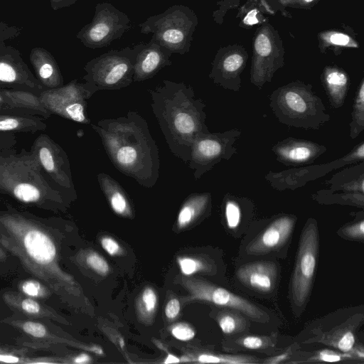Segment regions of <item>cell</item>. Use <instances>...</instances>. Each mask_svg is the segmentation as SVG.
<instances>
[{
    "mask_svg": "<svg viewBox=\"0 0 364 364\" xmlns=\"http://www.w3.org/2000/svg\"><path fill=\"white\" fill-rule=\"evenodd\" d=\"M53 219L6 205L0 210V243L24 268L57 294L72 292L73 279L60 266Z\"/></svg>",
    "mask_w": 364,
    "mask_h": 364,
    "instance_id": "6da1fadb",
    "label": "cell"
},
{
    "mask_svg": "<svg viewBox=\"0 0 364 364\" xmlns=\"http://www.w3.org/2000/svg\"><path fill=\"white\" fill-rule=\"evenodd\" d=\"M114 167L144 188H152L159 176V149L146 121L135 111L125 116L91 124Z\"/></svg>",
    "mask_w": 364,
    "mask_h": 364,
    "instance_id": "7a4b0ae2",
    "label": "cell"
},
{
    "mask_svg": "<svg viewBox=\"0 0 364 364\" xmlns=\"http://www.w3.org/2000/svg\"><path fill=\"white\" fill-rule=\"evenodd\" d=\"M153 113L171 153L185 164L195 139L210 132L205 124V104L193 87L183 82L164 80L149 90Z\"/></svg>",
    "mask_w": 364,
    "mask_h": 364,
    "instance_id": "3957f363",
    "label": "cell"
},
{
    "mask_svg": "<svg viewBox=\"0 0 364 364\" xmlns=\"http://www.w3.org/2000/svg\"><path fill=\"white\" fill-rule=\"evenodd\" d=\"M0 193L21 204L53 212L65 210L71 201L25 149L0 154Z\"/></svg>",
    "mask_w": 364,
    "mask_h": 364,
    "instance_id": "277c9868",
    "label": "cell"
},
{
    "mask_svg": "<svg viewBox=\"0 0 364 364\" xmlns=\"http://www.w3.org/2000/svg\"><path fill=\"white\" fill-rule=\"evenodd\" d=\"M269 106L279 122L291 127L318 129L331 116L311 84L294 81L274 90Z\"/></svg>",
    "mask_w": 364,
    "mask_h": 364,
    "instance_id": "5b68a950",
    "label": "cell"
},
{
    "mask_svg": "<svg viewBox=\"0 0 364 364\" xmlns=\"http://www.w3.org/2000/svg\"><path fill=\"white\" fill-rule=\"evenodd\" d=\"M197 25L195 12L186 5L176 4L149 16L139 26L141 33L152 34L150 40L172 54L184 55L190 51Z\"/></svg>",
    "mask_w": 364,
    "mask_h": 364,
    "instance_id": "8992f818",
    "label": "cell"
},
{
    "mask_svg": "<svg viewBox=\"0 0 364 364\" xmlns=\"http://www.w3.org/2000/svg\"><path fill=\"white\" fill-rule=\"evenodd\" d=\"M134 63L135 50L130 46L110 50L86 63L82 80L97 91L124 88L133 82Z\"/></svg>",
    "mask_w": 364,
    "mask_h": 364,
    "instance_id": "52a82bcc",
    "label": "cell"
},
{
    "mask_svg": "<svg viewBox=\"0 0 364 364\" xmlns=\"http://www.w3.org/2000/svg\"><path fill=\"white\" fill-rule=\"evenodd\" d=\"M97 92V88L92 84L85 81L79 82L75 79L60 87L44 90L39 97L44 107L52 114L89 124L91 120L87 112V101Z\"/></svg>",
    "mask_w": 364,
    "mask_h": 364,
    "instance_id": "ba28073f",
    "label": "cell"
},
{
    "mask_svg": "<svg viewBox=\"0 0 364 364\" xmlns=\"http://www.w3.org/2000/svg\"><path fill=\"white\" fill-rule=\"evenodd\" d=\"M130 28L131 21L125 13L110 3H99L91 22L84 26L76 37L86 48H100L120 38Z\"/></svg>",
    "mask_w": 364,
    "mask_h": 364,
    "instance_id": "9c48e42d",
    "label": "cell"
},
{
    "mask_svg": "<svg viewBox=\"0 0 364 364\" xmlns=\"http://www.w3.org/2000/svg\"><path fill=\"white\" fill-rule=\"evenodd\" d=\"M241 134L237 129L223 132L205 133L197 136L191 146L189 168L196 180L222 160H229L237 152L235 142Z\"/></svg>",
    "mask_w": 364,
    "mask_h": 364,
    "instance_id": "30bf717a",
    "label": "cell"
},
{
    "mask_svg": "<svg viewBox=\"0 0 364 364\" xmlns=\"http://www.w3.org/2000/svg\"><path fill=\"white\" fill-rule=\"evenodd\" d=\"M318 235L316 221L309 219L299 241L291 281L293 301L297 306L304 304L309 297L316 267Z\"/></svg>",
    "mask_w": 364,
    "mask_h": 364,
    "instance_id": "8fae6325",
    "label": "cell"
},
{
    "mask_svg": "<svg viewBox=\"0 0 364 364\" xmlns=\"http://www.w3.org/2000/svg\"><path fill=\"white\" fill-rule=\"evenodd\" d=\"M30 151L51 181L72 201L76 197L68 156L64 149L48 134H41Z\"/></svg>",
    "mask_w": 364,
    "mask_h": 364,
    "instance_id": "7c38bea8",
    "label": "cell"
},
{
    "mask_svg": "<svg viewBox=\"0 0 364 364\" xmlns=\"http://www.w3.org/2000/svg\"><path fill=\"white\" fill-rule=\"evenodd\" d=\"M364 160V142L361 141L346 155L326 164L298 166L280 172L269 171L266 181L277 190H294L306 183L316 180L334 169Z\"/></svg>",
    "mask_w": 364,
    "mask_h": 364,
    "instance_id": "4fadbf2b",
    "label": "cell"
},
{
    "mask_svg": "<svg viewBox=\"0 0 364 364\" xmlns=\"http://www.w3.org/2000/svg\"><path fill=\"white\" fill-rule=\"evenodd\" d=\"M0 87L40 95L45 89L23 60L18 50L0 46Z\"/></svg>",
    "mask_w": 364,
    "mask_h": 364,
    "instance_id": "5bb4252c",
    "label": "cell"
},
{
    "mask_svg": "<svg viewBox=\"0 0 364 364\" xmlns=\"http://www.w3.org/2000/svg\"><path fill=\"white\" fill-rule=\"evenodd\" d=\"M283 65L282 55L274 48L273 41L268 34L260 32L254 42L250 82L260 90L266 82H271L274 73Z\"/></svg>",
    "mask_w": 364,
    "mask_h": 364,
    "instance_id": "9a60e30c",
    "label": "cell"
},
{
    "mask_svg": "<svg viewBox=\"0 0 364 364\" xmlns=\"http://www.w3.org/2000/svg\"><path fill=\"white\" fill-rule=\"evenodd\" d=\"M272 151L279 162L298 167L314 163L326 152V147L312 141L288 137L276 143Z\"/></svg>",
    "mask_w": 364,
    "mask_h": 364,
    "instance_id": "2e32d148",
    "label": "cell"
},
{
    "mask_svg": "<svg viewBox=\"0 0 364 364\" xmlns=\"http://www.w3.org/2000/svg\"><path fill=\"white\" fill-rule=\"evenodd\" d=\"M246 60L243 52L220 50L212 63L209 77L215 84L237 92L241 87L240 74L245 67Z\"/></svg>",
    "mask_w": 364,
    "mask_h": 364,
    "instance_id": "e0dca14e",
    "label": "cell"
},
{
    "mask_svg": "<svg viewBox=\"0 0 364 364\" xmlns=\"http://www.w3.org/2000/svg\"><path fill=\"white\" fill-rule=\"evenodd\" d=\"M135 50L133 82H139L155 76L161 70L172 64V53L164 46L150 40L133 48Z\"/></svg>",
    "mask_w": 364,
    "mask_h": 364,
    "instance_id": "ac0fdd59",
    "label": "cell"
},
{
    "mask_svg": "<svg viewBox=\"0 0 364 364\" xmlns=\"http://www.w3.org/2000/svg\"><path fill=\"white\" fill-rule=\"evenodd\" d=\"M193 294L196 299L235 309L254 320L262 321L264 318V312L257 306L221 287L204 282L198 283L193 287Z\"/></svg>",
    "mask_w": 364,
    "mask_h": 364,
    "instance_id": "d6986e66",
    "label": "cell"
},
{
    "mask_svg": "<svg viewBox=\"0 0 364 364\" xmlns=\"http://www.w3.org/2000/svg\"><path fill=\"white\" fill-rule=\"evenodd\" d=\"M295 223V218L284 215L276 218L246 247L249 255H259L268 253L283 245L289 237Z\"/></svg>",
    "mask_w": 364,
    "mask_h": 364,
    "instance_id": "ffe728a7",
    "label": "cell"
},
{
    "mask_svg": "<svg viewBox=\"0 0 364 364\" xmlns=\"http://www.w3.org/2000/svg\"><path fill=\"white\" fill-rule=\"evenodd\" d=\"M236 275L241 282L250 288L267 293L274 287L277 269L272 262L261 261L241 266Z\"/></svg>",
    "mask_w": 364,
    "mask_h": 364,
    "instance_id": "44dd1931",
    "label": "cell"
},
{
    "mask_svg": "<svg viewBox=\"0 0 364 364\" xmlns=\"http://www.w3.org/2000/svg\"><path fill=\"white\" fill-rule=\"evenodd\" d=\"M36 77L45 90L53 89L64 85V80L54 57L47 50L33 48L29 55Z\"/></svg>",
    "mask_w": 364,
    "mask_h": 364,
    "instance_id": "7402d4cb",
    "label": "cell"
},
{
    "mask_svg": "<svg viewBox=\"0 0 364 364\" xmlns=\"http://www.w3.org/2000/svg\"><path fill=\"white\" fill-rule=\"evenodd\" d=\"M5 303L12 309L24 315L37 318L61 321V317L50 306L20 292L6 291L3 294Z\"/></svg>",
    "mask_w": 364,
    "mask_h": 364,
    "instance_id": "603a6c76",
    "label": "cell"
},
{
    "mask_svg": "<svg viewBox=\"0 0 364 364\" xmlns=\"http://www.w3.org/2000/svg\"><path fill=\"white\" fill-rule=\"evenodd\" d=\"M321 79L331 107L334 109L342 107L350 87L348 74L338 67L328 66Z\"/></svg>",
    "mask_w": 364,
    "mask_h": 364,
    "instance_id": "cb8c5ba5",
    "label": "cell"
},
{
    "mask_svg": "<svg viewBox=\"0 0 364 364\" xmlns=\"http://www.w3.org/2000/svg\"><path fill=\"white\" fill-rule=\"evenodd\" d=\"M9 111L19 112L48 119L52 114L44 107L39 95L22 90L4 89Z\"/></svg>",
    "mask_w": 364,
    "mask_h": 364,
    "instance_id": "d4e9b609",
    "label": "cell"
},
{
    "mask_svg": "<svg viewBox=\"0 0 364 364\" xmlns=\"http://www.w3.org/2000/svg\"><path fill=\"white\" fill-rule=\"evenodd\" d=\"M46 128V124L39 116L14 111L0 112V132L33 134Z\"/></svg>",
    "mask_w": 364,
    "mask_h": 364,
    "instance_id": "484cf974",
    "label": "cell"
},
{
    "mask_svg": "<svg viewBox=\"0 0 364 364\" xmlns=\"http://www.w3.org/2000/svg\"><path fill=\"white\" fill-rule=\"evenodd\" d=\"M97 178L112 210L119 215L130 216L132 213L130 200L119 182L106 173H99Z\"/></svg>",
    "mask_w": 364,
    "mask_h": 364,
    "instance_id": "4316f807",
    "label": "cell"
},
{
    "mask_svg": "<svg viewBox=\"0 0 364 364\" xmlns=\"http://www.w3.org/2000/svg\"><path fill=\"white\" fill-rule=\"evenodd\" d=\"M330 191L364 193V163L343 169L325 182Z\"/></svg>",
    "mask_w": 364,
    "mask_h": 364,
    "instance_id": "83f0119b",
    "label": "cell"
},
{
    "mask_svg": "<svg viewBox=\"0 0 364 364\" xmlns=\"http://www.w3.org/2000/svg\"><path fill=\"white\" fill-rule=\"evenodd\" d=\"M211 203L210 193H195L189 195L183 201L177 217L178 228H184L203 216L208 210Z\"/></svg>",
    "mask_w": 364,
    "mask_h": 364,
    "instance_id": "f1b7e54d",
    "label": "cell"
},
{
    "mask_svg": "<svg viewBox=\"0 0 364 364\" xmlns=\"http://www.w3.org/2000/svg\"><path fill=\"white\" fill-rule=\"evenodd\" d=\"M17 329H19L27 336L43 342H57L58 338L53 334L48 327L39 321L30 319H18L7 318L2 321Z\"/></svg>",
    "mask_w": 364,
    "mask_h": 364,
    "instance_id": "f546056e",
    "label": "cell"
},
{
    "mask_svg": "<svg viewBox=\"0 0 364 364\" xmlns=\"http://www.w3.org/2000/svg\"><path fill=\"white\" fill-rule=\"evenodd\" d=\"M364 129V79L358 87L350 122V137L355 139Z\"/></svg>",
    "mask_w": 364,
    "mask_h": 364,
    "instance_id": "4dcf8cb0",
    "label": "cell"
},
{
    "mask_svg": "<svg viewBox=\"0 0 364 364\" xmlns=\"http://www.w3.org/2000/svg\"><path fill=\"white\" fill-rule=\"evenodd\" d=\"M20 293L33 299H46L50 289L42 282L36 279H26L18 284Z\"/></svg>",
    "mask_w": 364,
    "mask_h": 364,
    "instance_id": "1f68e13d",
    "label": "cell"
},
{
    "mask_svg": "<svg viewBox=\"0 0 364 364\" xmlns=\"http://www.w3.org/2000/svg\"><path fill=\"white\" fill-rule=\"evenodd\" d=\"M225 217L230 229H235L241 221L242 210L235 196L229 194L225 197Z\"/></svg>",
    "mask_w": 364,
    "mask_h": 364,
    "instance_id": "d6a6232c",
    "label": "cell"
},
{
    "mask_svg": "<svg viewBox=\"0 0 364 364\" xmlns=\"http://www.w3.org/2000/svg\"><path fill=\"white\" fill-rule=\"evenodd\" d=\"M255 358L247 355H216L212 354H202L198 356V360L203 363H255Z\"/></svg>",
    "mask_w": 364,
    "mask_h": 364,
    "instance_id": "836d02e7",
    "label": "cell"
},
{
    "mask_svg": "<svg viewBox=\"0 0 364 364\" xmlns=\"http://www.w3.org/2000/svg\"><path fill=\"white\" fill-rule=\"evenodd\" d=\"M237 314L232 312L223 313L218 318L219 326L225 333L237 332L243 328V321Z\"/></svg>",
    "mask_w": 364,
    "mask_h": 364,
    "instance_id": "e575fe53",
    "label": "cell"
},
{
    "mask_svg": "<svg viewBox=\"0 0 364 364\" xmlns=\"http://www.w3.org/2000/svg\"><path fill=\"white\" fill-rule=\"evenodd\" d=\"M157 298L154 291L146 288L139 297V311L144 316H150L156 309Z\"/></svg>",
    "mask_w": 364,
    "mask_h": 364,
    "instance_id": "d590c367",
    "label": "cell"
},
{
    "mask_svg": "<svg viewBox=\"0 0 364 364\" xmlns=\"http://www.w3.org/2000/svg\"><path fill=\"white\" fill-rule=\"evenodd\" d=\"M31 358L26 356L22 349H16L8 347H0V362L29 363Z\"/></svg>",
    "mask_w": 364,
    "mask_h": 364,
    "instance_id": "8d00e7d4",
    "label": "cell"
},
{
    "mask_svg": "<svg viewBox=\"0 0 364 364\" xmlns=\"http://www.w3.org/2000/svg\"><path fill=\"white\" fill-rule=\"evenodd\" d=\"M355 336L350 331H345L333 336L331 343L343 353L350 352L355 344Z\"/></svg>",
    "mask_w": 364,
    "mask_h": 364,
    "instance_id": "74e56055",
    "label": "cell"
},
{
    "mask_svg": "<svg viewBox=\"0 0 364 364\" xmlns=\"http://www.w3.org/2000/svg\"><path fill=\"white\" fill-rule=\"evenodd\" d=\"M178 263L181 272L185 275H191L205 268L202 262L190 257L178 258Z\"/></svg>",
    "mask_w": 364,
    "mask_h": 364,
    "instance_id": "f35d334b",
    "label": "cell"
},
{
    "mask_svg": "<svg viewBox=\"0 0 364 364\" xmlns=\"http://www.w3.org/2000/svg\"><path fill=\"white\" fill-rule=\"evenodd\" d=\"M85 261L90 268L100 274L105 275L109 271L107 262L95 252L89 253L85 257Z\"/></svg>",
    "mask_w": 364,
    "mask_h": 364,
    "instance_id": "ab89813d",
    "label": "cell"
},
{
    "mask_svg": "<svg viewBox=\"0 0 364 364\" xmlns=\"http://www.w3.org/2000/svg\"><path fill=\"white\" fill-rule=\"evenodd\" d=\"M351 355L349 353H340L331 350H322L312 358L314 360H318L323 362H338L343 359L350 358Z\"/></svg>",
    "mask_w": 364,
    "mask_h": 364,
    "instance_id": "60d3db41",
    "label": "cell"
},
{
    "mask_svg": "<svg viewBox=\"0 0 364 364\" xmlns=\"http://www.w3.org/2000/svg\"><path fill=\"white\" fill-rule=\"evenodd\" d=\"M172 335L178 340L187 341L195 336L193 329L187 324L178 323L171 328Z\"/></svg>",
    "mask_w": 364,
    "mask_h": 364,
    "instance_id": "b9f144b4",
    "label": "cell"
},
{
    "mask_svg": "<svg viewBox=\"0 0 364 364\" xmlns=\"http://www.w3.org/2000/svg\"><path fill=\"white\" fill-rule=\"evenodd\" d=\"M343 235L350 238L363 239L364 236V221L361 220L354 224L345 227L342 230Z\"/></svg>",
    "mask_w": 364,
    "mask_h": 364,
    "instance_id": "7bdbcfd3",
    "label": "cell"
},
{
    "mask_svg": "<svg viewBox=\"0 0 364 364\" xmlns=\"http://www.w3.org/2000/svg\"><path fill=\"white\" fill-rule=\"evenodd\" d=\"M266 338L248 336L242 338L240 343V344L248 349H259L267 346V341Z\"/></svg>",
    "mask_w": 364,
    "mask_h": 364,
    "instance_id": "ee69618b",
    "label": "cell"
},
{
    "mask_svg": "<svg viewBox=\"0 0 364 364\" xmlns=\"http://www.w3.org/2000/svg\"><path fill=\"white\" fill-rule=\"evenodd\" d=\"M17 144L14 133L0 132V154L14 149Z\"/></svg>",
    "mask_w": 364,
    "mask_h": 364,
    "instance_id": "f6af8a7d",
    "label": "cell"
},
{
    "mask_svg": "<svg viewBox=\"0 0 364 364\" xmlns=\"http://www.w3.org/2000/svg\"><path fill=\"white\" fill-rule=\"evenodd\" d=\"M327 41L334 46H346L352 42L351 38L341 33H331L326 37Z\"/></svg>",
    "mask_w": 364,
    "mask_h": 364,
    "instance_id": "bcb514c9",
    "label": "cell"
},
{
    "mask_svg": "<svg viewBox=\"0 0 364 364\" xmlns=\"http://www.w3.org/2000/svg\"><path fill=\"white\" fill-rule=\"evenodd\" d=\"M103 249L110 255H116L119 252V244L112 238L105 237L101 240Z\"/></svg>",
    "mask_w": 364,
    "mask_h": 364,
    "instance_id": "7dc6e473",
    "label": "cell"
},
{
    "mask_svg": "<svg viewBox=\"0 0 364 364\" xmlns=\"http://www.w3.org/2000/svg\"><path fill=\"white\" fill-rule=\"evenodd\" d=\"M180 312V303L176 299L169 300L165 308V314L169 319L175 318Z\"/></svg>",
    "mask_w": 364,
    "mask_h": 364,
    "instance_id": "c3c4849f",
    "label": "cell"
},
{
    "mask_svg": "<svg viewBox=\"0 0 364 364\" xmlns=\"http://www.w3.org/2000/svg\"><path fill=\"white\" fill-rule=\"evenodd\" d=\"M54 11L73 5L77 0H49Z\"/></svg>",
    "mask_w": 364,
    "mask_h": 364,
    "instance_id": "681fc988",
    "label": "cell"
},
{
    "mask_svg": "<svg viewBox=\"0 0 364 364\" xmlns=\"http://www.w3.org/2000/svg\"><path fill=\"white\" fill-rule=\"evenodd\" d=\"M289 357V353H284L274 357L267 359L264 363L269 364H277L284 362Z\"/></svg>",
    "mask_w": 364,
    "mask_h": 364,
    "instance_id": "f907efd6",
    "label": "cell"
},
{
    "mask_svg": "<svg viewBox=\"0 0 364 364\" xmlns=\"http://www.w3.org/2000/svg\"><path fill=\"white\" fill-rule=\"evenodd\" d=\"M2 111H9V106L7 99L2 88L0 87V112Z\"/></svg>",
    "mask_w": 364,
    "mask_h": 364,
    "instance_id": "816d5d0a",
    "label": "cell"
},
{
    "mask_svg": "<svg viewBox=\"0 0 364 364\" xmlns=\"http://www.w3.org/2000/svg\"><path fill=\"white\" fill-rule=\"evenodd\" d=\"M90 361V358L85 353H81L73 358L75 363H87Z\"/></svg>",
    "mask_w": 364,
    "mask_h": 364,
    "instance_id": "f5cc1de1",
    "label": "cell"
},
{
    "mask_svg": "<svg viewBox=\"0 0 364 364\" xmlns=\"http://www.w3.org/2000/svg\"><path fill=\"white\" fill-rule=\"evenodd\" d=\"M180 360L176 357L175 355H173L171 354L168 355L166 360H164V363L168 364V363H178Z\"/></svg>",
    "mask_w": 364,
    "mask_h": 364,
    "instance_id": "db71d44e",
    "label": "cell"
},
{
    "mask_svg": "<svg viewBox=\"0 0 364 364\" xmlns=\"http://www.w3.org/2000/svg\"><path fill=\"white\" fill-rule=\"evenodd\" d=\"M6 258V252L4 247L0 245V262L4 261Z\"/></svg>",
    "mask_w": 364,
    "mask_h": 364,
    "instance_id": "11a10c76",
    "label": "cell"
},
{
    "mask_svg": "<svg viewBox=\"0 0 364 364\" xmlns=\"http://www.w3.org/2000/svg\"><path fill=\"white\" fill-rule=\"evenodd\" d=\"M305 2L306 3H311L314 0H304Z\"/></svg>",
    "mask_w": 364,
    "mask_h": 364,
    "instance_id": "9f6ffc18",
    "label": "cell"
},
{
    "mask_svg": "<svg viewBox=\"0 0 364 364\" xmlns=\"http://www.w3.org/2000/svg\"><path fill=\"white\" fill-rule=\"evenodd\" d=\"M0 245H1V243H0Z\"/></svg>",
    "mask_w": 364,
    "mask_h": 364,
    "instance_id": "6f0895ef",
    "label": "cell"
}]
</instances>
